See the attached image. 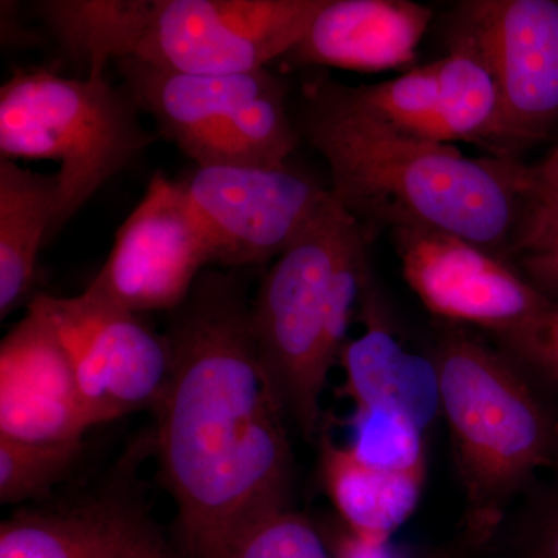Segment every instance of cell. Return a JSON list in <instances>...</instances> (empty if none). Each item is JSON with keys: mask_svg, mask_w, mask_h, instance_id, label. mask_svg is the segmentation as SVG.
Instances as JSON below:
<instances>
[{"mask_svg": "<svg viewBox=\"0 0 558 558\" xmlns=\"http://www.w3.org/2000/svg\"><path fill=\"white\" fill-rule=\"evenodd\" d=\"M170 377L157 453L186 558H231L250 524L288 508L292 450L253 343L241 278L207 269L165 333Z\"/></svg>", "mask_w": 558, "mask_h": 558, "instance_id": "obj_1", "label": "cell"}, {"mask_svg": "<svg viewBox=\"0 0 558 558\" xmlns=\"http://www.w3.org/2000/svg\"><path fill=\"white\" fill-rule=\"evenodd\" d=\"M295 126L322 154L330 194L363 233L418 227L454 234L499 256L509 253L526 186L512 157L470 159L451 143L403 134L360 110L340 84L303 89Z\"/></svg>", "mask_w": 558, "mask_h": 558, "instance_id": "obj_2", "label": "cell"}, {"mask_svg": "<svg viewBox=\"0 0 558 558\" xmlns=\"http://www.w3.org/2000/svg\"><path fill=\"white\" fill-rule=\"evenodd\" d=\"M366 242L357 220L330 194L299 240L271 264L250 304L264 374L284 416L306 436L317 432L323 389L368 279Z\"/></svg>", "mask_w": 558, "mask_h": 558, "instance_id": "obj_3", "label": "cell"}, {"mask_svg": "<svg viewBox=\"0 0 558 558\" xmlns=\"http://www.w3.org/2000/svg\"><path fill=\"white\" fill-rule=\"evenodd\" d=\"M465 520L486 537L539 470L558 469V407L501 349L450 326L432 352Z\"/></svg>", "mask_w": 558, "mask_h": 558, "instance_id": "obj_4", "label": "cell"}, {"mask_svg": "<svg viewBox=\"0 0 558 558\" xmlns=\"http://www.w3.org/2000/svg\"><path fill=\"white\" fill-rule=\"evenodd\" d=\"M137 102L106 76L68 78L16 69L0 87V159L60 161V193L46 244L102 185L153 145Z\"/></svg>", "mask_w": 558, "mask_h": 558, "instance_id": "obj_5", "label": "cell"}, {"mask_svg": "<svg viewBox=\"0 0 558 558\" xmlns=\"http://www.w3.org/2000/svg\"><path fill=\"white\" fill-rule=\"evenodd\" d=\"M123 86L160 137L196 167H282L301 137L286 87L267 69L234 75H190L126 58L117 61Z\"/></svg>", "mask_w": 558, "mask_h": 558, "instance_id": "obj_6", "label": "cell"}, {"mask_svg": "<svg viewBox=\"0 0 558 558\" xmlns=\"http://www.w3.org/2000/svg\"><path fill=\"white\" fill-rule=\"evenodd\" d=\"M328 0H154L135 60L190 75L267 69L310 31Z\"/></svg>", "mask_w": 558, "mask_h": 558, "instance_id": "obj_7", "label": "cell"}, {"mask_svg": "<svg viewBox=\"0 0 558 558\" xmlns=\"http://www.w3.org/2000/svg\"><path fill=\"white\" fill-rule=\"evenodd\" d=\"M68 352L92 427L156 409L171 369L170 347L138 314L100 299L36 295Z\"/></svg>", "mask_w": 558, "mask_h": 558, "instance_id": "obj_8", "label": "cell"}, {"mask_svg": "<svg viewBox=\"0 0 558 558\" xmlns=\"http://www.w3.org/2000/svg\"><path fill=\"white\" fill-rule=\"evenodd\" d=\"M213 264L223 269L277 259L328 202L329 190L282 167H196L179 180Z\"/></svg>", "mask_w": 558, "mask_h": 558, "instance_id": "obj_9", "label": "cell"}, {"mask_svg": "<svg viewBox=\"0 0 558 558\" xmlns=\"http://www.w3.org/2000/svg\"><path fill=\"white\" fill-rule=\"evenodd\" d=\"M209 264L211 250L182 185L156 172L86 290L134 314L172 312Z\"/></svg>", "mask_w": 558, "mask_h": 558, "instance_id": "obj_10", "label": "cell"}, {"mask_svg": "<svg viewBox=\"0 0 558 558\" xmlns=\"http://www.w3.org/2000/svg\"><path fill=\"white\" fill-rule=\"evenodd\" d=\"M391 240L410 288L451 325L478 326L498 337L550 306L524 275L454 234L400 227Z\"/></svg>", "mask_w": 558, "mask_h": 558, "instance_id": "obj_11", "label": "cell"}, {"mask_svg": "<svg viewBox=\"0 0 558 558\" xmlns=\"http://www.w3.org/2000/svg\"><path fill=\"white\" fill-rule=\"evenodd\" d=\"M454 20L478 39L497 76L499 149L545 137L558 121V0H472Z\"/></svg>", "mask_w": 558, "mask_h": 558, "instance_id": "obj_12", "label": "cell"}, {"mask_svg": "<svg viewBox=\"0 0 558 558\" xmlns=\"http://www.w3.org/2000/svg\"><path fill=\"white\" fill-rule=\"evenodd\" d=\"M89 428L68 352L46 315L28 304L0 347V438L80 442Z\"/></svg>", "mask_w": 558, "mask_h": 558, "instance_id": "obj_13", "label": "cell"}, {"mask_svg": "<svg viewBox=\"0 0 558 558\" xmlns=\"http://www.w3.org/2000/svg\"><path fill=\"white\" fill-rule=\"evenodd\" d=\"M433 11L410 0H328L286 57L290 64L384 72L416 57Z\"/></svg>", "mask_w": 558, "mask_h": 558, "instance_id": "obj_14", "label": "cell"}, {"mask_svg": "<svg viewBox=\"0 0 558 558\" xmlns=\"http://www.w3.org/2000/svg\"><path fill=\"white\" fill-rule=\"evenodd\" d=\"M365 332L347 341L339 362L344 395L357 407L389 405L405 411L425 432L440 414L438 371L432 355L414 354L389 328L376 296L363 303Z\"/></svg>", "mask_w": 558, "mask_h": 558, "instance_id": "obj_15", "label": "cell"}, {"mask_svg": "<svg viewBox=\"0 0 558 558\" xmlns=\"http://www.w3.org/2000/svg\"><path fill=\"white\" fill-rule=\"evenodd\" d=\"M322 472L352 537L369 546H387L417 508L425 481V469L373 468L330 440H323Z\"/></svg>", "mask_w": 558, "mask_h": 558, "instance_id": "obj_16", "label": "cell"}, {"mask_svg": "<svg viewBox=\"0 0 558 558\" xmlns=\"http://www.w3.org/2000/svg\"><path fill=\"white\" fill-rule=\"evenodd\" d=\"M57 174L0 159V318L31 300L36 260L58 204ZM32 301V300H31Z\"/></svg>", "mask_w": 558, "mask_h": 558, "instance_id": "obj_17", "label": "cell"}, {"mask_svg": "<svg viewBox=\"0 0 558 558\" xmlns=\"http://www.w3.org/2000/svg\"><path fill=\"white\" fill-rule=\"evenodd\" d=\"M134 515L109 501L21 512L0 526V558H121Z\"/></svg>", "mask_w": 558, "mask_h": 558, "instance_id": "obj_18", "label": "cell"}, {"mask_svg": "<svg viewBox=\"0 0 558 558\" xmlns=\"http://www.w3.org/2000/svg\"><path fill=\"white\" fill-rule=\"evenodd\" d=\"M40 17L62 49L100 78L110 61L132 58L153 14L154 0H46Z\"/></svg>", "mask_w": 558, "mask_h": 558, "instance_id": "obj_19", "label": "cell"}, {"mask_svg": "<svg viewBox=\"0 0 558 558\" xmlns=\"http://www.w3.org/2000/svg\"><path fill=\"white\" fill-rule=\"evenodd\" d=\"M438 65L439 110L449 143L457 140L499 148L501 97L494 69L478 39L454 20L450 50Z\"/></svg>", "mask_w": 558, "mask_h": 558, "instance_id": "obj_20", "label": "cell"}, {"mask_svg": "<svg viewBox=\"0 0 558 558\" xmlns=\"http://www.w3.org/2000/svg\"><path fill=\"white\" fill-rule=\"evenodd\" d=\"M340 87L352 105L381 123L413 137L449 143L440 119L436 61L384 83Z\"/></svg>", "mask_w": 558, "mask_h": 558, "instance_id": "obj_21", "label": "cell"}, {"mask_svg": "<svg viewBox=\"0 0 558 558\" xmlns=\"http://www.w3.org/2000/svg\"><path fill=\"white\" fill-rule=\"evenodd\" d=\"M352 453L373 468L425 469L424 432L405 413L389 405L357 407L351 418Z\"/></svg>", "mask_w": 558, "mask_h": 558, "instance_id": "obj_22", "label": "cell"}, {"mask_svg": "<svg viewBox=\"0 0 558 558\" xmlns=\"http://www.w3.org/2000/svg\"><path fill=\"white\" fill-rule=\"evenodd\" d=\"M80 442L36 444L0 438V501H27L60 483L80 457Z\"/></svg>", "mask_w": 558, "mask_h": 558, "instance_id": "obj_23", "label": "cell"}, {"mask_svg": "<svg viewBox=\"0 0 558 558\" xmlns=\"http://www.w3.org/2000/svg\"><path fill=\"white\" fill-rule=\"evenodd\" d=\"M495 339L529 380L558 405V303Z\"/></svg>", "mask_w": 558, "mask_h": 558, "instance_id": "obj_24", "label": "cell"}, {"mask_svg": "<svg viewBox=\"0 0 558 558\" xmlns=\"http://www.w3.org/2000/svg\"><path fill=\"white\" fill-rule=\"evenodd\" d=\"M231 558H330L310 520L274 510L245 529Z\"/></svg>", "mask_w": 558, "mask_h": 558, "instance_id": "obj_25", "label": "cell"}, {"mask_svg": "<svg viewBox=\"0 0 558 558\" xmlns=\"http://www.w3.org/2000/svg\"><path fill=\"white\" fill-rule=\"evenodd\" d=\"M558 247V190L524 186L509 253L521 256Z\"/></svg>", "mask_w": 558, "mask_h": 558, "instance_id": "obj_26", "label": "cell"}, {"mask_svg": "<svg viewBox=\"0 0 558 558\" xmlns=\"http://www.w3.org/2000/svg\"><path fill=\"white\" fill-rule=\"evenodd\" d=\"M534 508L529 529L527 557L558 558V483L546 490Z\"/></svg>", "mask_w": 558, "mask_h": 558, "instance_id": "obj_27", "label": "cell"}, {"mask_svg": "<svg viewBox=\"0 0 558 558\" xmlns=\"http://www.w3.org/2000/svg\"><path fill=\"white\" fill-rule=\"evenodd\" d=\"M524 278L550 303H558V247L519 256Z\"/></svg>", "mask_w": 558, "mask_h": 558, "instance_id": "obj_28", "label": "cell"}, {"mask_svg": "<svg viewBox=\"0 0 558 558\" xmlns=\"http://www.w3.org/2000/svg\"><path fill=\"white\" fill-rule=\"evenodd\" d=\"M121 558H172L167 543L149 521L135 513Z\"/></svg>", "mask_w": 558, "mask_h": 558, "instance_id": "obj_29", "label": "cell"}, {"mask_svg": "<svg viewBox=\"0 0 558 558\" xmlns=\"http://www.w3.org/2000/svg\"><path fill=\"white\" fill-rule=\"evenodd\" d=\"M527 179L532 185L558 190V145L537 167H527Z\"/></svg>", "mask_w": 558, "mask_h": 558, "instance_id": "obj_30", "label": "cell"}, {"mask_svg": "<svg viewBox=\"0 0 558 558\" xmlns=\"http://www.w3.org/2000/svg\"><path fill=\"white\" fill-rule=\"evenodd\" d=\"M340 558H392V556L388 553L387 546H369L352 537L341 546Z\"/></svg>", "mask_w": 558, "mask_h": 558, "instance_id": "obj_31", "label": "cell"}]
</instances>
